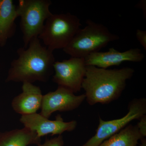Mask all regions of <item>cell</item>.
<instances>
[{
    "label": "cell",
    "instance_id": "cell-1",
    "mask_svg": "<svg viewBox=\"0 0 146 146\" xmlns=\"http://www.w3.org/2000/svg\"><path fill=\"white\" fill-rule=\"evenodd\" d=\"M18 58L11 63L6 82H47L54 72L53 51L41 44L38 37L31 41L27 48L17 51Z\"/></svg>",
    "mask_w": 146,
    "mask_h": 146
},
{
    "label": "cell",
    "instance_id": "cell-2",
    "mask_svg": "<svg viewBox=\"0 0 146 146\" xmlns=\"http://www.w3.org/2000/svg\"><path fill=\"white\" fill-rule=\"evenodd\" d=\"M133 68L107 69L86 66L82 89L85 91V100L90 105L107 104L118 99L133 76Z\"/></svg>",
    "mask_w": 146,
    "mask_h": 146
},
{
    "label": "cell",
    "instance_id": "cell-3",
    "mask_svg": "<svg viewBox=\"0 0 146 146\" xmlns=\"http://www.w3.org/2000/svg\"><path fill=\"white\" fill-rule=\"evenodd\" d=\"M86 26L80 28L71 42L63 51L71 57L85 58L89 55L100 52L110 42L117 41L119 37L112 33L107 27L91 20Z\"/></svg>",
    "mask_w": 146,
    "mask_h": 146
},
{
    "label": "cell",
    "instance_id": "cell-4",
    "mask_svg": "<svg viewBox=\"0 0 146 146\" xmlns=\"http://www.w3.org/2000/svg\"><path fill=\"white\" fill-rule=\"evenodd\" d=\"M82 25L77 16L70 13L52 14L47 19L38 38L53 51L67 46Z\"/></svg>",
    "mask_w": 146,
    "mask_h": 146
},
{
    "label": "cell",
    "instance_id": "cell-5",
    "mask_svg": "<svg viewBox=\"0 0 146 146\" xmlns=\"http://www.w3.org/2000/svg\"><path fill=\"white\" fill-rule=\"evenodd\" d=\"M50 0H19L17 7L18 17H20V28L23 33L24 48L38 37L45 22L52 13L50 10Z\"/></svg>",
    "mask_w": 146,
    "mask_h": 146
},
{
    "label": "cell",
    "instance_id": "cell-6",
    "mask_svg": "<svg viewBox=\"0 0 146 146\" xmlns=\"http://www.w3.org/2000/svg\"><path fill=\"white\" fill-rule=\"evenodd\" d=\"M128 112L123 117L105 121L99 118V124L94 136L82 146H99L106 139L124 128L132 121L140 119L146 113V99H135L128 106Z\"/></svg>",
    "mask_w": 146,
    "mask_h": 146
},
{
    "label": "cell",
    "instance_id": "cell-7",
    "mask_svg": "<svg viewBox=\"0 0 146 146\" xmlns=\"http://www.w3.org/2000/svg\"><path fill=\"white\" fill-rule=\"evenodd\" d=\"M86 67L84 58H81L71 57L67 60L55 61L52 81L58 86L67 88L75 94L81 90Z\"/></svg>",
    "mask_w": 146,
    "mask_h": 146
},
{
    "label": "cell",
    "instance_id": "cell-8",
    "mask_svg": "<svg viewBox=\"0 0 146 146\" xmlns=\"http://www.w3.org/2000/svg\"><path fill=\"white\" fill-rule=\"evenodd\" d=\"M85 100L84 94L76 96L70 90L58 86L55 91L43 95L39 114L49 119L56 111L67 112L76 109Z\"/></svg>",
    "mask_w": 146,
    "mask_h": 146
},
{
    "label": "cell",
    "instance_id": "cell-9",
    "mask_svg": "<svg viewBox=\"0 0 146 146\" xmlns=\"http://www.w3.org/2000/svg\"><path fill=\"white\" fill-rule=\"evenodd\" d=\"M20 121L24 125L34 131L37 136L41 137L50 134L51 136L61 135L65 132L74 130L77 125L75 120L64 121L60 115H58L54 120H50L36 113L31 115H22Z\"/></svg>",
    "mask_w": 146,
    "mask_h": 146
},
{
    "label": "cell",
    "instance_id": "cell-10",
    "mask_svg": "<svg viewBox=\"0 0 146 146\" xmlns=\"http://www.w3.org/2000/svg\"><path fill=\"white\" fill-rule=\"evenodd\" d=\"M145 57V55L138 48L121 52L112 48L105 52H98L91 54L84 58L86 66L107 69L111 66H118L126 61L141 62Z\"/></svg>",
    "mask_w": 146,
    "mask_h": 146
},
{
    "label": "cell",
    "instance_id": "cell-11",
    "mask_svg": "<svg viewBox=\"0 0 146 146\" xmlns=\"http://www.w3.org/2000/svg\"><path fill=\"white\" fill-rule=\"evenodd\" d=\"M22 92L11 102V106L16 113L21 115L36 113L42 106L43 95L39 86L33 83L25 82L22 87Z\"/></svg>",
    "mask_w": 146,
    "mask_h": 146
},
{
    "label": "cell",
    "instance_id": "cell-12",
    "mask_svg": "<svg viewBox=\"0 0 146 146\" xmlns=\"http://www.w3.org/2000/svg\"><path fill=\"white\" fill-rule=\"evenodd\" d=\"M17 7L12 0H0V46H4L15 34Z\"/></svg>",
    "mask_w": 146,
    "mask_h": 146
},
{
    "label": "cell",
    "instance_id": "cell-13",
    "mask_svg": "<svg viewBox=\"0 0 146 146\" xmlns=\"http://www.w3.org/2000/svg\"><path fill=\"white\" fill-rule=\"evenodd\" d=\"M41 144V138L28 128L16 129L0 134V146H28Z\"/></svg>",
    "mask_w": 146,
    "mask_h": 146
},
{
    "label": "cell",
    "instance_id": "cell-14",
    "mask_svg": "<svg viewBox=\"0 0 146 146\" xmlns=\"http://www.w3.org/2000/svg\"><path fill=\"white\" fill-rule=\"evenodd\" d=\"M143 138L137 125H129L99 146H136L138 141Z\"/></svg>",
    "mask_w": 146,
    "mask_h": 146
},
{
    "label": "cell",
    "instance_id": "cell-15",
    "mask_svg": "<svg viewBox=\"0 0 146 146\" xmlns=\"http://www.w3.org/2000/svg\"><path fill=\"white\" fill-rule=\"evenodd\" d=\"M64 144L63 136L58 135L54 138L46 139L44 143L40 144L37 146H63Z\"/></svg>",
    "mask_w": 146,
    "mask_h": 146
},
{
    "label": "cell",
    "instance_id": "cell-16",
    "mask_svg": "<svg viewBox=\"0 0 146 146\" xmlns=\"http://www.w3.org/2000/svg\"><path fill=\"white\" fill-rule=\"evenodd\" d=\"M136 37L138 42L146 50V31L137 29L136 31Z\"/></svg>",
    "mask_w": 146,
    "mask_h": 146
},
{
    "label": "cell",
    "instance_id": "cell-17",
    "mask_svg": "<svg viewBox=\"0 0 146 146\" xmlns=\"http://www.w3.org/2000/svg\"><path fill=\"white\" fill-rule=\"evenodd\" d=\"M139 122L137 125L141 135L145 138L146 136V116L144 115L139 119Z\"/></svg>",
    "mask_w": 146,
    "mask_h": 146
},
{
    "label": "cell",
    "instance_id": "cell-18",
    "mask_svg": "<svg viewBox=\"0 0 146 146\" xmlns=\"http://www.w3.org/2000/svg\"><path fill=\"white\" fill-rule=\"evenodd\" d=\"M144 138H143V139H141L142 140V144H141V146H146V139H144Z\"/></svg>",
    "mask_w": 146,
    "mask_h": 146
}]
</instances>
